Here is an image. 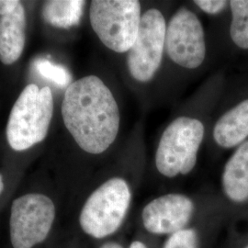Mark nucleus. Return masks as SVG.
Returning a JSON list of instances; mask_svg holds the SVG:
<instances>
[{"instance_id": "obj_1", "label": "nucleus", "mask_w": 248, "mask_h": 248, "mask_svg": "<svg viewBox=\"0 0 248 248\" xmlns=\"http://www.w3.org/2000/svg\"><path fill=\"white\" fill-rule=\"evenodd\" d=\"M62 116L75 142L91 155L104 153L119 135V104L112 91L97 76L81 78L66 88Z\"/></svg>"}, {"instance_id": "obj_2", "label": "nucleus", "mask_w": 248, "mask_h": 248, "mask_svg": "<svg viewBox=\"0 0 248 248\" xmlns=\"http://www.w3.org/2000/svg\"><path fill=\"white\" fill-rule=\"evenodd\" d=\"M206 128L194 116L175 118L161 134L155 155V164L162 176L174 178L186 176L195 169Z\"/></svg>"}, {"instance_id": "obj_3", "label": "nucleus", "mask_w": 248, "mask_h": 248, "mask_svg": "<svg viewBox=\"0 0 248 248\" xmlns=\"http://www.w3.org/2000/svg\"><path fill=\"white\" fill-rule=\"evenodd\" d=\"M53 98L49 87L28 85L16 100L7 125V139L15 151H24L44 141L53 118Z\"/></svg>"}, {"instance_id": "obj_4", "label": "nucleus", "mask_w": 248, "mask_h": 248, "mask_svg": "<svg viewBox=\"0 0 248 248\" xmlns=\"http://www.w3.org/2000/svg\"><path fill=\"white\" fill-rule=\"evenodd\" d=\"M133 193L126 179H108L95 189L79 215L81 229L89 236L102 239L120 229L129 212Z\"/></svg>"}, {"instance_id": "obj_5", "label": "nucleus", "mask_w": 248, "mask_h": 248, "mask_svg": "<svg viewBox=\"0 0 248 248\" xmlns=\"http://www.w3.org/2000/svg\"><path fill=\"white\" fill-rule=\"evenodd\" d=\"M142 12L138 0H94L89 7V20L107 48L127 53L138 35Z\"/></svg>"}, {"instance_id": "obj_6", "label": "nucleus", "mask_w": 248, "mask_h": 248, "mask_svg": "<svg viewBox=\"0 0 248 248\" xmlns=\"http://www.w3.org/2000/svg\"><path fill=\"white\" fill-rule=\"evenodd\" d=\"M168 19L156 8L142 12L138 35L126 53L127 69L138 84H148L154 79L164 60Z\"/></svg>"}, {"instance_id": "obj_7", "label": "nucleus", "mask_w": 248, "mask_h": 248, "mask_svg": "<svg viewBox=\"0 0 248 248\" xmlns=\"http://www.w3.org/2000/svg\"><path fill=\"white\" fill-rule=\"evenodd\" d=\"M165 53L183 69L195 70L203 64L207 55L205 31L191 9L182 7L168 20Z\"/></svg>"}, {"instance_id": "obj_8", "label": "nucleus", "mask_w": 248, "mask_h": 248, "mask_svg": "<svg viewBox=\"0 0 248 248\" xmlns=\"http://www.w3.org/2000/svg\"><path fill=\"white\" fill-rule=\"evenodd\" d=\"M54 219L55 206L47 196L31 193L16 199L9 221L13 248H32L45 242Z\"/></svg>"}, {"instance_id": "obj_9", "label": "nucleus", "mask_w": 248, "mask_h": 248, "mask_svg": "<svg viewBox=\"0 0 248 248\" xmlns=\"http://www.w3.org/2000/svg\"><path fill=\"white\" fill-rule=\"evenodd\" d=\"M194 211V202L186 195L169 193L159 196L143 207L142 225L152 234H172L186 228Z\"/></svg>"}, {"instance_id": "obj_10", "label": "nucleus", "mask_w": 248, "mask_h": 248, "mask_svg": "<svg viewBox=\"0 0 248 248\" xmlns=\"http://www.w3.org/2000/svg\"><path fill=\"white\" fill-rule=\"evenodd\" d=\"M26 41V14L20 3L14 11L0 17V61L4 64L17 62Z\"/></svg>"}, {"instance_id": "obj_11", "label": "nucleus", "mask_w": 248, "mask_h": 248, "mask_svg": "<svg viewBox=\"0 0 248 248\" xmlns=\"http://www.w3.org/2000/svg\"><path fill=\"white\" fill-rule=\"evenodd\" d=\"M223 193L234 203L248 202V141L237 149L226 162L222 171Z\"/></svg>"}, {"instance_id": "obj_12", "label": "nucleus", "mask_w": 248, "mask_h": 248, "mask_svg": "<svg viewBox=\"0 0 248 248\" xmlns=\"http://www.w3.org/2000/svg\"><path fill=\"white\" fill-rule=\"evenodd\" d=\"M248 137V99L223 113L214 124L213 138L224 149L239 146Z\"/></svg>"}, {"instance_id": "obj_13", "label": "nucleus", "mask_w": 248, "mask_h": 248, "mask_svg": "<svg viewBox=\"0 0 248 248\" xmlns=\"http://www.w3.org/2000/svg\"><path fill=\"white\" fill-rule=\"evenodd\" d=\"M86 1L81 0H50L45 1L43 17L53 27L69 29L80 22Z\"/></svg>"}, {"instance_id": "obj_14", "label": "nucleus", "mask_w": 248, "mask_h": 248, "mask_svg": "<svg viewBox=\"0 0 248 248\" xmlns=\"http://www.w3.org/2000/svg\"><path fill=\"white\" fill-rule=\"evenodd\" d=\"M229 6L231 39L237 47L248 50V0H231Z\"/></svg>"}, {"instance_id": "obj_15", "label": "nucleus", "mask_w": 248, "mask_h": 248, "mask_svg": "<svg viewBox=\"0 0 248 248\" xmlns=\"http://www.w3.org/2000/svg\"><path fill=\"white\" fill-rule=\"evenodd\" d=\"M35 66L42 77L60 87H68L71 84V75L60 64H55L46 59H40L36 62Z\"/></svg>"}, {"instance_id": "obj_16", "label": "nucleus", "mask_w": 248, "mask_h": 248, "mask_svg": "<svg viewBox=\"0 0 248 248\" xmlns=\"http://www.w3.org/2000/svg\"><path fill=\"white\" fill-rule=\"evenodd\" d=\"M163 248H199V235L195 229L185 228L170 234Z\"/></svg>"}, {"instance_id": "obj_17", "label": "nucleus", "mask_w": 248, "mask_h": 248, "mask_svg": "<svg viewBox=\"0 0 248 248\" xmlns=\"http://www.w3.org/2000/svg\"><path fill=\"white\" fill-rule=\"evenodd\" d=\"M192 3L208 15H218L229 5V2L224 0H194Z\"/></svg>"}, {"instance_id": "obj_18", "label": "nucleus", "mask_w": 248, "mask_h": 248, "mask_svg": "<svg viewBox=\"0 0 248 248\" xmlns=\"http://www.w3.org/2000/svg\"><path fill=\"white\" fill-rule=\"evenodd\" d=\"M19 4L18 0H0V17L14 11Z\"/></svg>"}, {"instance_id": "obj_19", "label": "nucleus", "mask_w": 248, "mask_h": 248, "mask_svg": "<svg viewBox=\"0 0 248 248\" xmlns=\"http://www.w3.org/2000/svg\"><path fill=\"white\" fill-rule=\"evenodd\" d=\"M99 248H124L122 245L116 243V242H108L106 244L102 245Z\"/></svg>"}, {"instance_id": "obj_20", "label": "nucleus", "mask_w": 248, "mask_h": 248, "mask_svg": "<svg viewBox=\"0 0 248 248\" xmlns=\"http://www.w3.org/2000/svg\"><path fill=\"white\" fill-rule=\"evenodd\" d=\"M129 248H148L147 246L141 241H133Z\"/></svg>"}, {"instance_id": "obj_21", "label": "nucleus", "mask_w": 248, "mask_h": 248, "mask_svg": "<svg viewBox=\"0 0 248 248\" xmlns=\"http://www.w3.org/2000/svg\"><path fill=\"white\" fill-rule=\"evenodd\" d=\"M3 190H4V181H3V177L0 175V194L2 193Z\"/></svg>"}, {"instance_id": "obj_22", "label": "nucleus", "mask_w": 248, "mask_h": 248, "mask_svg": "<svg viewBox=\"0 0 248 248\" xmlns=\"http://www.w3.org/2000/svg\"><path fill=\"white\" fill-rule=\"evenodd\" d=\"M243 248H248V245H246V246H245V247H244Z\"/></svg>"}]
</instances>
